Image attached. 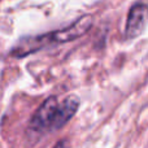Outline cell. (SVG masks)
Instances as JSON below:
<instances>
[{
  "mask_svg": "<svg viewBox=\"0 0 148 148\" xmlns=\"http://www.w3.org/2000/svg\"><path fill=\"white\" fill-rule=\"evenodd\" d=\"M78 107L79 99L74 95L68 96L62 101L53 96L48 97L33 116L30 129L39 133L59 130L75 114Z\"/></svg>",
  "mask_w": 148,
  "mask_h": 148,
  "instance_id": "obj_1",
  "label": "cell"
},
{
  "mask_svg": "<svg viewBox=\"0 0 148 148\" xmlns=\"http://www.w3.org/2000/svg\"><path fill=\"white\" fill-rule=\"evenodd\" d=\"M92 25V18L91 16H84V17L79 18L77 22L72 23L70 26L62 29L60 31L56 33H51L48 34L49 38V43L55 44V43H65V42H72L74 39L82 36L84 33L88 31V29Z\"/></svg>",
  "mask_w": 148,
  "mask_h": 148,
  "instance_id": "obj_2",
  "label": "cell"
},
{
  "mask_svg": "<svg viewBox=\"0 0 148 148\" xmlns=\"http://www.w3.org/2000/svg\"><path fill=\"white\" fill-rule=\"evenodd\" d=\"M148 20V7L146 4H135L130 9L126 22V36L135 38L143 33Z\"/></svg>",
  "mask_w": 148,
  "mask_h": 148,
  "instance_id": "obj_3",
  "label": "cell"
},
{
  "mask_svg": "<svg viewBox=\"0 0 148 148\" xmlns=\"http://www.w3.org/2000/svg\"><path fill=\"white\" fill-rule=\"evenodd\" d=\"M68 140H60L59 143L55 146V148H68Z\"/></svg>",
  "mask_w": 148,
  "mask_h": 148,
  "instance_id": "obj_4",
  "label": "cell"
}]
</instances>
